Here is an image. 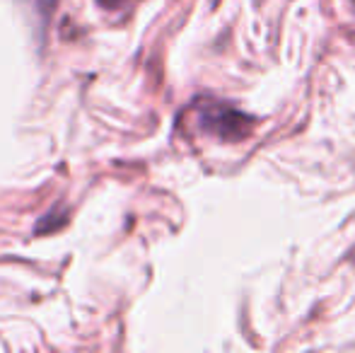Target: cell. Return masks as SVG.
I'll return each mask as SVG.
<instances>
[{
    "label": "cell",
    "instance_id": "cell-2",
    "mask_svg": "<svg viewBox=\"0 0 355 353\" xmlns=\"http://www.w3.org/2000/svg\"><path fill=\"white\" fill-rule=\"evenodd\" d=\"M99 5H102V8H121V5H126L128 0H97Z\"/></svg>",
    "mask_w": 355,
    "mask_h": 353
},
{
    "label": "cell",
    "instance_id": "cell-1",
    "mask_svg": "<svg viewBox=\"0 0 355 353\" xmlns=\"http://www.w3.org/2000/svg\"><path fill=\"white\" fill-rule=\"evenodd\" d=\"M198 123L203 131L213 133L218 138H227V141H239L244 138L254 126V119L242 114L239 109H232L227 104L211 102L203 104L201 114H198Z\"/></svg>",
    "mask_w": 355,
    "mask_h": 353
}]
</instances>
